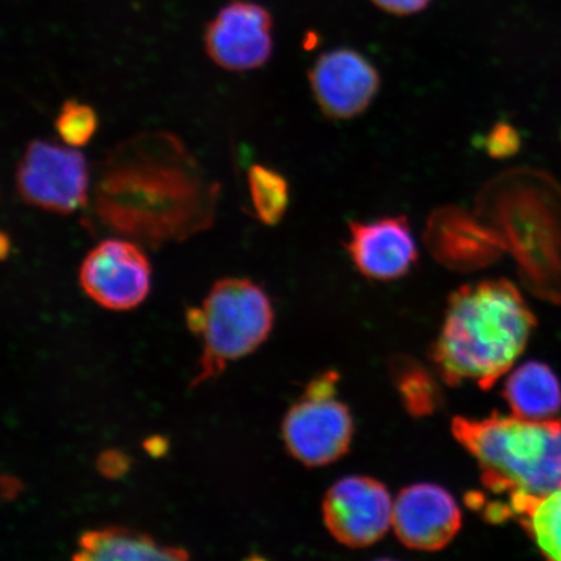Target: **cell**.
<instances>
[{
  "label": "cell",
  "mask_w": 561,
  "mask_h": 561,
  "mask_svg": "<svg viewBox=\"0 0 561 561\" xmlns=\"http://www.w3.org/2000/svg\"><path fill=\"white\" fill-rule=\"evenodd\" d=\"M378 9H381L394 15H413L426 9L431 0H371Z\"/></svg>",
  "instance_id": "cell-23"
},
{
  "label": "cell",
  "mask_w": 561,
  "mask_h": 561,
  "mask_svg": "<svg viewBox=\"0 0 561 561\" xmlns=\"http://www.w3.org/2000/svg\"><path fill=\"white\" fill-rule=\"evenodd\" d=\"M79 278L82 290L96 305L128 311L149 296L151 265L135 241L110 238L83 259Z\"/></svg>",
  "instance_id": "cell-8"
},
{
  "label": "cell",
  "mask_w": 561,
  "mask_h": 561,
  "mask_svg": "<svg viewBox=\"0 0 561 561\" xmlns=\"http://www.w3.org/2000/svg\"><path fill=\"white\" fill-rule=\"evenodd\" d=\"M2 493L4 500H13L21 491V482L15 477H3L2 480Z\"/></svg>",
  "instance_id": "cell-24"
},
{
  "label": "cell",
  "mask_w": 561,
  "mask_h": 561,
  "mask_svg": "<svg viewBox=\"0 0 561 561\" xmlns=\"http://www.w3.org/2000/svg\"><path fill=\"white\" fill-rule=\"evenodd\" d=\"M508 516L520 523L547 559L561 561V488L541 496L514 497Z\"/></svg>",
  "instance_id": "cell-17"
},
{
  "label": "cell",
  "mask_w": 561,
  "mask_h": 561,
  "mask_svg": "<svg viewBox=\"0 0 561 561\" xmlns=\"http://www.w3.org/2000/svg\"><path fill=\"white\" fill-rule=\"evenodd\" d=\"M55 129L67 146L82 147L90 142L98 129V115L91 105L76 100L62 103Z\"/></svg>",
  "instance_id": "cell-19"
},
{
  "label": "cell",
  "mask_w": 561,
  "mask_h": 561,
  "mask_svg": "<svg viewBox=\"0 0 561 561\" xmlns=\"http://www.w3.org/2000/svg\"><path fill=\"white\" fill-rule=\"evenodd\" d=\"M392 528L404 546L438 551L461 528V512L447 490L434 483H416L399 493L392 507Z\"/></svg>",
  "instance_id": "cell-13"
},
{
  "label": "cell",
  "mask_w": 561,
  "mask_h": 561,
  "mask_svg": "<svg viewBox=\"0 0 561 561\" xmlns=\"http://www.w3.org/2000/svg\"><path fill=\"white\" fill-rule=\"evenodd\" d=\"M343 244L355 268L369 279L402 278L419 259L415 237L405 216L350 222L348 238Z\"/></svg>",
  "instance_id": "cell-14"
},
{
  "label": "cell",
  "mask_w": 561,
  "mask_h": 561,
  "mask_svg": "<svg viewBox=\"0 0 561 561\" xmlns=\"http://www.w3.org/2000/svg\"><path fill=\"white\" fill-rule=\"evenodd\" d=\"M16 188L30 206L53 214H73L89 201L88 161L75 147L32 140L18 165Z\"/></svg>",
  "instance_id": "cell-7"
},
{
  "label": "cell",
  "mask_w": 561,
  "mask_h": 561,
  "mask_svg": "<svg viewBox=\"0 0 561 561\" xmlns=\"http://www.w3.org/2000/svg\"><path fill=\"white\" fill-rule=\"evenodd\" d=\"M399 389L402 391L407 409L415 415H425L437 404L436 386L423 370L412 368L403 371Z\"/></svg>",
  "instance_id": "cell-20"
},
{
  "label": "cell",
  "mask_w": 561,
  "mask_h": 561,
  "mask_svg": "<svg viewBox=\"0 0 561 561\" xmlns=\"http://www.w3.org/2000/svg\"><path fill=\"white\" fill-rule=\"evenodd\" d=\"M187 327L203 339L192 388L220 376L229 362L254 353L272 332L275 311L261 286L229 277L210 287L202 308L186 313Z\"/></svg>",
  "instance_id": "cell-5"
},
{
  "label": "cell",
  "mask_w": 561,
  "mask_h": 561,
  "mask_svg": "<svg viewBox=\"0 0 561 561\" xmlns=\"http://www.w3.org/2000/svg\"><path fill=\"white\" fill-rule=\"evenodd\" d=\"M453 433L479 462L491 496L474 502L483 503L490 522L510 520L508 503L516 496H541L561 488V420L456 417Z\"/></svg>",
  "instance_id": "cell-3"
},
{
  "label": "cell",
  "mask_w": 561,
  "mask_h": 561,
  "mask_svg": "<svg viewBox=\"0 0 561 561\" xmlns=\"http://www.w3.org/2000/svg\"><path fill=\"white\" fill-rule=\"evenodd\" d=\"M391 496L380 481L351 476L329 489L322 515L331 535L348 547H368L392 526Z\"/></svg>",
  "instance_id": "cell-9"
},
{
  "label": "cell",
  "mask_w": 561,
  "mask_h": 561,
  "mask_svg": "<svg viewBox=\"0 0 561 561\" xmlns=\"http://www.w3.org/2000/svg\"><path fill=\"white\" fill-rule=\"evenodd\" d=\"M316 103L332 121H348L366 112L381 87L371 62L350 48H336L316 59L308 73Z\"/></svg>",
  "instance_id": "cell-10"
},
{
  "label": "cell",
  "mask_w": 561,
  "mask_h": 561,
  "mask_svg": "<svg viewBox=\"0 0 561 561\" xmlns=\"http://www.w3.org/2000/svg\"><path fill=\"white\" fill-rule=\"evenodd\" d=\"M489 157L494 159H506L517 152L520 147V136L510 124L497 123L488 133L483 142Z\"/></svg>",
  "instance_id": "cell-21"
},
{
  "label": "cell",
  "mask_w": 561,
  "mask_h": 561,
  "mask_svg": "<svg viewBox=\"0 0 561 561\" xmlns=\"http://www.w3.org/2000/svg\"><path fill=\"white\" fill-rule=\"evenodd\" d=\"M94 198L104 227L135 242L160 245L209 226L216 186L179 138L147 133L108 156Z\"/></svg>",
  "instance_id": "cell-1"
},
{
  "label": "cell",
  "mask_w": 561,
  "mask_h": 561,
  "mask_svg": "<svg viewBox=\"0 0 561 561\" xmlns=\"http://www.w3.org/2000/svg\"><path fill=\"white\" fill-rule=\"evenodd\" d=\"M188 553L179 547L161 546L156 539L136 530L110 526L83 533L75 560L138 561L186 560Z\"/></svg>",
  "instance_id": "cell-15"
},
{
  "label": "cell",
  "mask_w": 561,
  "mask_h": 561,
  "mask_svg": "<svg viewBox=\"0 0 561 561\" xmlns=\"http://www.w3.org/2000/svg\"><path fill=\"white\" fill-rule=\"evenodd\" d=\"M514 415L528 420H550L561 410V386L549 366L525 363L508 377L503 391Z\"/></svg>",
  "instance_id": "cell-16"
},
{
  "label": "cell",
  "mask_w": 561,
  "mask_h": 561,
  "mask_svg": "<svg viewBox=\"0 0 561 561\" xmlns=\"http://www.w3.org/2000/svg\"><path fill=\"white\" fill-rule=\"evenodd\" d=\"M423 238L436 262L455 272L486 268L506 252L500 236L476 213L460 206L433 210Z\"/></svg>",
  "instance_id": "cell-11"
},
{
  "label": "cell",
  "mask_w": 561,
  "mask_h": 561,
  "mask_svg": "<svg viewBox=\"0 0 561 561\" xmlns=\"http://www.w3.org/2000/svg\"><path fill=\"white\" fill-rule=\"evenodd\" d=\"M98 471L105 479H122L130 468V459L124 453L118 450H105L98 456L95 462Z\"/></svg>",
  "instance_id": "cell-22"
},
{
  "label": "cell",
  "mask_w": 561,
  "mask_h": 561,
  "mask_svg": "<svg viewBox=\"0 0 561 561\" xmlns=\"http://www.w3.org/2000/svg\"><path fill=\"white\" fill-rule=\"evenodd\" d=\"M248 180L257 219L265 226H277L289 208L290 191L287 180L283 174L262 164L250 168Z\"/></svg>",
  "instance_id": "cell-18"
},
{
  "label": "cell",
  "mask_w": 561,
  "mask_h": 561,
  "mask_svg": "<svg viewBox=\"0 0 561 561\" xmlns=\"http://www.w3.org/2000/svg\"><path fill=\"white\" fill-rule=\"evenodd\" d=\"M336 381L333 371L316 377L284 419L287 451L307 467L331 465L346 455L353 440V417L336 399Z\"/></svg>",
  "instance_id": "cell-6"
},
{
  "label": "cell",
  "mask_w": 561,
  "mask_h": 561,
  "mask_svg": "<svg viewBox=\"0 0 561 561\" xmlns=\"http://www.w3.org/2000/svg\"><path fill=\"white\" fill-rule=\"evenodd\" d=\"M536 319L507 279L466 285L448 298L444 325L432 351L442 380L493 388L528 343Z\"/></svg>",
  "instance_id": "cell-2"
},
{
  "label": "cell",
  "mask_w": 561,
  "mask_h": 561,
  "mask_svg": "<svg viewBox=\"0 0 561 561\" xmlns=\"http://www.w3.org/2000/svg\"><path fill=\"white\" fill-rule=\"evenodd\" d=\"M272 18L262 5L233 2L210 21L205 35L209 59L230 72L261 68L273 51Z\"/></svg>",
  "instance_id": "cell-12"
},
{
  "label": "cell",
  "mask_w": 561,
  "mask_h": 561,
  "mask_svg": "<svg viewBox=\"0 0 561 561\" xmlns=\"http://www.w3.org/2000/svg\"><path fill=\"white\" fill-rule=\"evenodd\" d=\"M547 187L541 174L503 173L481 188L474 213L515 256L525 285L539 297L560 300L561 262L550 230Z\"/></svg>",
  "instance_id": "cell-4"
}]
</instances>
